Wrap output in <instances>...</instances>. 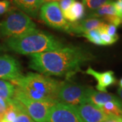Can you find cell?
Returning <instances> with one entry per match:
<instances>
[{"label":"cell","mask_w":122,"mask_h":122,"mask_svg":"<svg viewBox=\"0 0 122 122\" xmlns=\"http://www.w3.org/2000/svg\"><path fill=\"white\" fill-rule=\"evenodd\" d=\"M75 108L82 122H103L112 119L99 107L88 102L82 103Z\"/></svg>","instance_id":"cell-10"},{"label":"cell","mask_w":122,"mask_h":122,"mask_svg":"<svg viewBox=\"0 0 122 122\" xmlns=\"http://www.w3.org/2000/svg\"><path fill=\"white\" fill-rule=\"evenodd\" d=\"M121 120H117V119H109V120H107V121H105L103 122H120Z\"/></svg>","instance_id":"cell-29"},{"label":"cell","mask_w":122,"mask_h":122,"mask_svg":"<svg viewBox=\"0 0 122 122\" xmlns=\"http://www.w3.org/2000/svg\"><path fill=\"white\" fill-rule=\"evenodd\" d=\"M20 62L7 54L0 55V79L11 82L22 76Z\"/></svg>","instance_id":"cell-9"},{"label":"cell","mask_w":122,"mask_h":122,"mask_svg":"<svg viewBox=\"0 0 122 122\" xmlns=\"http://www.w3.org/2000/svg\"><path fill=\"white\" fill-rule=\"evenodd\" d=\"M113 2V0H82V4L87 10L92 12L102 5Z\"/></svg>","instance_id":"cell-19"},{"label":"cell","mask_w":122,"mask_h":122,"mask_svg":"<svg viewBox=\"0 0 122 122\" xmlns=\"http://www.w3.org/2000/svg\"><path fill=\"white\" fill-rule=\"evenodd\" d=\"M5 50V49L1 44H0V52H4Z\"/></svg>","instance_id":"cell-30"},{"label":"cell","mask_w":122,"mask_h":122,"mask_svg":"<svg viewBox=\"0 0 122 122\" xmlns=\"http://www.w3.org/2000/svg\"><path fill=\"white\" fill-rule=\"evenodd\" d=\"M110 16H118L119 17V14L114 7L113 2L107 4L98 9H97L95 11H93L87 14L86 18H102L103 19Z\"/></svg>","instance_id":"cell-17"},{"label":"cell","mask_w":122,"mask_h":122,"mask_svg":"<svg viewBox=\"0 0 122 122\" xmlns=\"http://www.w3.org/2000/svg\"><path fill=\"white\" fill-rule=\"evenodd\" d=\"M119 87H120V88H122V78L120 79V81H119Z\"/></svg>","instance_id":"cell-31"},{"label":"cell","mask_w":122,"mask_h":122,"mask_svg":"<svg viewBox=\"0 0 122 122\" xmlns=\"http://www.w3.org/2000/svg\"><path fill=\"white\" fill-rule=\"evenodd\" d=\"M100 38L104 44V46H107V45H112L114 43H115L119 39V37H111L110 35L106 34L105 33H100Z\"/></svg>","instance_id":"cell-23"},{"label":"cell","mask_w":122,"mask_h":122,"mask_svg":"<svg viewBox=\"0 0 122 122\" xmlns=\"http://www.w3.org/2000/svg\"><path fill=\"white\" fill-rule=\"evenodd\" d=\"M113 5L119 17L122 19V0H117L113 1Z\"/></svg>","instance_id":"cell-27"},{"label":"cell","mask_w":122,"mask_h":122,"mask_svg":"<svg viewBox=\"0 0 122 122\" xmlns=\"http://www.w3.org/2000/svg\"><path fill=\"white\" fill-rule=\"evenodd\" d=\"M81 36L86 37L88 41H90L93 44L98 45V46H104V44L101 40V38H100V32L98 31V29L90 30L86 33L83 34Z\"/></svg>","instance_id":"cell-20"},{"label":"cell","mask_w":122,"mask_h":122,"mask_svg":"<svg viewBox=\"0 0 122 122\" xmlns=\"http://www.w3.org/2000/svg\"><path fill=\"white\" fill-rule=\"evenodd\" d=\"M94 58L82 48L69 46L54 51L30 55L29 67L46 76L70 77L80 70L81 66Z\"/></svg>","instance_id":"cell-1"},{"label":"cell","mask_w":122,"mask_h":122,"mask_svg":"<svg viewBox=\"0 0 122 122\" xmlns=\"http://www.w3.org/2000/svg\"><path fill=\"white\" fill-rule=\"evenodd\" d=\"M109 102H122L119 97L114 94H109L107 92H97L94 90L92 87H89L86 96V102L92 104L100 108V107L103 106Z\"/></svg>","instance_id":"cell-13"},{"label":"cell","mask_w":122,"mask_h":122,"mask_svg":"<svg viewBox=\"0 0 122 122\" xmlns=\"http://www.w3.org/2000/svg\"><path fill=\"white\" fill-rule=\"evenodd\" d=\"M35 24L28 15L20 10L12 9L0 22V35L8 38L19 36L35 29Z\"/></svg>","instance_id":"cell-4"},{"label":"cell","mask_w":122,"mask_h":122,"mask_svg":"<svg viewBox=\"0 0 122 122\" xmlns=\"http://www.w3.org/2000/svg\"><path fill=\"white\" fill-rule=\"evenodd\" d=\"M12 82L33 100L54 102H58L57 95L62 83L52 77L35 73H28Z\"/></svg>","instance_id":"cell-3"},{"label":"cell","mask_w":122,"mask_h":122,"mask_svg":"<svg viewBox=\"0 0 122 122\" xmlns=\"http://www.w3.org/2000/svg\"><path fill=\"white\" fill-rule=\"evenodd\" d=\"M10 8V1L8 0L0 1V15H2L8 11Z\"/></svg>","instance_id":"cell-26"},{"label":"cell","mask_w":122,"mask_h":122,"mask_svg":"<svg viewBox=\"0 0 122 122\" xmlns=\"http://www.w3.org/2000/svg\"><path fill=\"white\" fill-rule=\"evenodd\" d=\"M98 30L100 33H105L111 37H119L117 33V27L114 26L113 25L104 23L99 29H98Z\"/></svg>","instance_id":"cell-22"},{"label":"cell","mask_w":122,"mask_h":122,"mask_svg":"<svg viewBox=\"0 0 122 122\" xmlns=\"http://www.w3.org/2000/svg\"><path fill=\"white\" fill-rule=\"evenodd\" d=\"M100 109L107 115L113 119H122V103L115 102H109L100 107Z\"/></svg>","instance_id":"cell-16"},{"label":"cell","mask_w":122,"mask_h":122,"mask_svg":"<svg viewBox=\"0 0 122 122\" xmlns=\"http://www.w3.org/2000/svg\"><path fill=\"white\" fill-rule=\"evenodd\" d=\"M75 1V0H61L60 1V4H58L61 11L62 12H65L66 10L69 8Z\"/></svg>","instance_id":"cell-25"},{"label":"cell","mask_w":122,"mask_h":122,"mask_svg":"<svg viewBox=\"0 0 122 122\" xmlns=\"http://www.w3.org/2000/svg\"><path fill=\"white\" fill-rule=\"evenodd\" d=\"M12 2L18 10L30 18L37 17L40 8L44 4L43 0H12Z\"/></svg>","instance_id":"cell-14"},{"label":"cell","mask_w":122,"mask_h":122,"mask_svg":"<svg viewBox=\"0 0 122 122\" xmlns=\"http://www.w3.org/2000/svg\"></svg>","instance_id":"cell-33"},{"label":"cell","mask_w":122,"mask_h":122,"mask_svg":"<svg viewBox=\"0 0 122 122\" xmlns=\"http://www.w3.org/2000/svg\"><path fill=\"white\" fill-rule=\"evenodd\" d=\"M45 122H82L74 107L56 102L52 107Z\"/></svg>","instance_id":"cell-8"},{"label":"cell","mask_w":122,"mask_h":122,"mask_svg":"<svg viewBox=\"0 0 122 122\" xmlns=\"http://www.w3.org/2000/svg\"><path fill=\"white\" fill-rule=\"evenodd\" d=\"M90 87L74 82H62L57 95V101L76 107L86 102Z\"/></svg>","instance_id":"cell-6"},{"label":"cell","mask_w":122,"mask_h":122,"mask_svg":"<svg viewBox=\"0 0 122 122\" xmlns=\"http://www.w3.org/2000/svg\"><path fill=\"white\" fill-rule=\"evenodd\" d=\"M34 121L30 117L29 114L28 113L25 107L22 103L20 104L19 110L15 119L12 122H33Z\"/></svg>","instance_id":"cell-21"},{"label":"cell","mask_w":122,"mask_h":122,"mask_svg":"<svg viewBox=\"0 0 122 122\" xmlns=\"http://www.w3.org/2000/svg\"><path fill=\"white\" fill-rule=\"evenodd\" d=\"M117 94L118 95H119V98L121 100V102H122V88H119L117 90Z\"/></svg>","instance_id":"cell-28"},{"label":"cell","mask_w":122,"mask_h":122,"mask_svg":"<svg viewBox=\"0 0 122 122\" xmlns=\"http://www.w3.org/2000/svg\"><path fill=\"white\" fill-rule=\"evenodd\" d=\"M40 18L48 26L67 32L69 22L66 20L58 2L45 3L39 10Z\"/></svg>","instance_id":"cell-7"},{"label":"cell","mask_w":122,"mask_h":122,"mask_svg":"<svg viewBox=\"0 0 122 122\" xmlns=\"http://www.w3.org/2000/svg\"><path fill=\"white\" fill-rule=\"evenodd\" d=\"M9 102L0 98V122H1L4 119L5 113L8 106Z\"/></svg>","instance_id":"cell-24"},{"label":"cell","mask_w":122,"mask_h":122,"mask_svg":"<svg viewBox=\"0 0 122 122\" xmlns=\"http://www.w3.org/2000/svg\"><path fill=\"white\" fill-rule=\"evenodd\" d=\"M104 23L105 22L100 18H86L85 19L75 22H69L67 33L82 35L90 30L99 29Z\"/></svg>","instance_id":"cell-11"},{"label":"cell","mask_w":122,"mask_h":122,"mask_svg":"<svg viewBox=\"0 0 122 122\" xmlns=\"http://www.w3.org/2000/svg\"><path fill=\"white\" fill-rule=\"evenodd\" d=\"M86 73L93 76L97 81L96 87L98 92H107V88L116 82V78L112 71L100 73L92 69L91 67H89Z\"/></svg>","instance_id":"cell-12"},{"label":"cell","mask_w":122,"mask_h":122,"mask_svg":"<svg viewBox=\"0 0 122 122\" xmlns=\"http://www.w3.org/2000/svg\"><path fill=\"white\" fill-rule=\"evenodd\" d=\"M16 86L10 81L0 79V98L11 102L15 93Z\"/></svg>","instance_id":"cell-18"},{"label":"cell","mask_w":122,"mask_h":122,"mask_svg":"<svg viewBox=\"0 0 122 122\" xmlns=\"http://www.w3.org/2000/svg\"><path fill=\"white\" fill-rule=\"evenodd\" d=\"M14 99L22 103L30 117L35 122H45L52 107L58 102L39 101L30 98L16 86Z\"/></svg>","instance_id":"cell-5"},{"label":"cell","mask_w":122,"mask_h":122,"mask_svg":"<svg viewBox=\"0 0 122 122\" xmlns=\"http://www.w3.org/2000/svg\"><path fill=\"white\" fill-rule=\"evenodd\" d=\"M6 45L15 52L29 55L54 51L65 47L54 36L36 29L19 36L9 37L6 40Z\"/></svg>","instance_id":"cell-2"},{"label":"cell","mask_w":122,"mask_h":122,"mask_svg":"<svg viewBox=\"0 0 122 122\" xmlns=\"http://www.w3.org/2000/svg\"><path fill=\"white\" fill-rule=\"evenodd\" d=\"M62 14L66 21L75 22L81 20L85 16V7L82 3L75 1L69 8Z\"/></svg>","instance_id":"cell-15"},{"label":"cell","mask_w":122,"mask_h":122,"mask_svg":"<svg viewBox=\"0 0 122 122\" xmlns=\"http://www.w3.org/2000/svg\"><path fill=\"white\" fill-rule=\"evenodd\" d=\"M122 122V120H121V122Z\"/></svg>","instance_id":"cell-32"}]
</instances>
